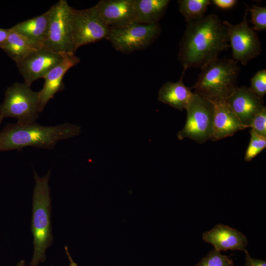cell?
Returning a JSON list of instances; mask_svg holds the SVG:
<instances>
[{
    "instance_id": "obj_17",
    "label": "cell",
    "mask_w": 266,
    "mask_h": 266,
    "mask_svg": "<svg viewBox=\"0 0 266 266\" xmlns=\"http://www.w3.org/2000/svg\"><path fill=\"white\" fill-rule=\"evenodd\" d=\"M185 71L183 70L178 81L166 82L158 93L159 101L180 111L186 108L194 95L191 89L183 83V77Z\"/></svg>"
},
{
    "instance_id": "obj_19",
    "label": "cell",
    "mask_w": 266,
    "mask_h": 266,
    "mask_svg": "<svg viewBox=\"0 0 266 266\" xmlns=\"http://www.w3.org/2000/svg\"><path fill=\"white\" fill-rule=\"evenodd\" d=\"M169 0H134L135 22L155 24L165 13Z\"/></svg>"
},
{
    "instance_id": "obj_22",
    "label": "cell",
    "mask_w": 266,
    "mask_h": 266,
    "mask_svg": "<svg viewBox=\"0 0 266 266\" xmlns=\"http://www.w3.org/2000/svg\"><path fill=\"white\" fill-rule=\"evenodd\" d=\"M250 140L246 149L244 161H252L266 147V137L259 135L251 129L250 131Z\"/></svg>"
},
{
    "instance_id": "obj_18",
    "label": "cell",
    "mask_w": 266,
    "mask_h": 266,
    "mask_svg": "<svg viewBox=\"0 0 266 266\" xmlns=\"http://www.w3.org/2000/svg\"><path fill=\"white\" fill-rule=\"evenodd\" d=\"M51 8L38 16L21 22L10 28L33 42L43 45L49 23Z\"/></svg>"
},
{
    "instance_id": "obj_27",
    "label": "cell",
    "mask_w": 266,
    "mask_h": 266,
    "mask_svg": "<svg viewBox=\"0 0 266 266\" xmlns=\"http://www.w3.org/2000/svg\"><path fill=\"white\" fill-rule=\"evenodd\" d=\"M212 2L218 7L227 9L233 7L237 1L236 0H213Z\"/></svg>"
},
{
    "instance_id": "obj_30",
    "label": "cell",
    "mask_w": 266,
    "mask_h": 266,
    "mask_svg": "<svg viewBox=\"0 0 266 266\" xmlns=\"http://www.w3.org/2000/svg\"><path fill=\"white\" fill-rule=\"evenodd\" d=\"M65 251H66V252L67 255V257H68V258L70 261V264H69V266H78V265H77L76 263H75L72 259L69 252H68V249H67V246H65Z\"/></svg>"
},
{
    "instance_id": "obj_24",
    "label": "cell",
    "mask_w": 266,
    "mask_h": 266,
    "mask_svg": "<svg viewBox=\"0 0 266 266\" xmlns=\"http://www.w3.org/2000/svg\"><path fill=\"white\" fill-rule=\"evenodd\" d=\"M250 90L260 99L263 98L266 93V70L265 69L258 71L251 78Z\"/></svg>"
},
{
    "instance_id": "obj_8",
    "label": "cell",
    "mask_w": 266,
    "mask_h": 266,
    "mask_svg": "<svg viewBox=\"0 0 266 266\" xmlns=\"http://www.w3.org/2000/svg\"><path fill=\"white\" fill-rule=\"evenodd\" d=\"M50 8L49 23L43 45L57 52L74 55L70 25L72 7L66 0H60Z\"/></svg>"
},
{
    "instance_id": "obj_23",
    "label": "cell",
    "mask_w": 266,
    "mask_h": 266,
    "mask_svg": "<svg viewBox=\"0 0 266 266\" xmlns=\"http://www.w3.org/2000/svg\"><path fill=\"white\" fill-rule=\"evenodd\" d=\"M232 259L215 249L210 251L195 266H233Z\"/></svg>"
},
{
    "instance_id": "obj_21",
    "label": "cell",
    "mask_w": 266,
    "mask_h": 266,
    "mask_svg": "<svg viewBox=\"0 0 266 266\" xmlns=\"http://www.w3.org/2000/svg\"><path fill=\"white\" fill-rule=\"evenodd\" d=\"M177 2L179 11L187 23L202 18L211 3L209 0H179Z\"/></svg>"
},
{
    "instance_id": "obj_5",
    "label": "cell",
    "mask_w": 266,
    "mask_h": 266,
    "mask_svg": "<svg viewBox=\"0 0 266 266\" xmlns=\"http://www.w3.org/2000/svg\"><path fill=\"white\" fill-rule=\"evenodd\" d=\"M38 93L24 83L14 82L5 91L0 104V124L6 118H15L17 122H35L39 116Z\"/></svg>"
},
{
    "instance_id": "obj_26",
    "label": "cell",
    "mask_w": 266,
    "mask_h": 266,
    "mask_svg": "<svg viewBox=\"0 0 266 266\" xmlns=\"http://www.w3.org/2000/svg\"><path fill=\"white\" fill-rule=\"evenodd\" d=\"M250 128L257 134L266 137V107L263 108L253 119Z\"/></svg>"
},
{
    "instance_id": "obj_13",
    "label": "cell",
    "mask_w": 266,
    "mask_h": 266,
    "mask_svg": "<svg viewBox=\"0 0 266 266\" xmlns=\"http://www.w3.org/2000/svg\"><path fill=\"white\" fill-rule=\"evenodd\" d=\"M226 101L246 128L250 127L254 118L265 106L263 100L245 86L237 87Z\"/></svg>"
},
{
    "instance_id": "obj_6",
    "label": "cell",
    "mask_w": 266,
    "mask_h": 266,
    "mask_svg": "<svg viewBox=\"0 0 266 266\" xmlns=\"http://www.w3.org/2000/svg\"><path fill=\"white\" fill-rule=\"evenodd\" d=\"M161 32L158 23L141 24L132 23L118 28H109L105 39L114 49L120 52L129 53L147 47Z\"/></svg>"
},
{
    "instance_id": "obj_3",
    "label": "cell",
    "mask_w": 266,
    "mask_h": 266,
    "mask_svg": "<svg viewBox=\"0 0 266 266\" xmlns=\"http://www.w3.org/2000/svg\"><path fill=\"white\" fill-rule=\"evenodd\" d=\"M194 93L213 102L226 100L237 86L240 67L233 59L217 58L200 68Z\"/></svg>"
},
{
    "instance_id": "obj_7",
    "label": "cell",
    "mask_w": 266,
    "mask_h": 266,
    "mask_svg": "<svg viewBox=\"0 0 266 266\" xmlns=\"http://www.w3.org/2000/svg\"><path fill=\"white\" fill-rule=\"evenodd\" d=\"M185 109L186 121L183 128L177 134L178 139L187 138L199 143L210 140L214 116L213 104L194 92Z\"/></svg>"
},
{
    "instance_id": "obj_1",
    "label": "cell",
    "mask_w": 266,
    "mask_h": 266,
    "mask_svg": "<svg viewBox=\"0 0 266 266\" xmlns=\"http://www.w3.org/2000/svg\"><path fill=\"white\" fill-rule=\"evenodd\" d=\"M229 47L227 32L223 21L217 15L211 14L187 23L179 45L178 59L183 70L201 68Z\"/></svg>"
},
{
    "instance_id": "obj_25",
    "label": "cell",
    "mask_w": 266,
    "mask_h": 266,
    "mask_svg": "<svg viewBox=\"0 0 266 266\" xmlns=\"http://www.w3.org/2000/svg\"><path fill=\"white\" fill-rule=\"evenodd\" d=\"M251 16V23L256 31H264L266 29V7L254 5L249 9Z\"/></svg>"
},
{
    "instance_id": "obj_11",
    "label": "cell",
    "mask_w": 266,
    "mask_h": 266,
    "mask_svg": "<svg viewBox=\"0 0 266 266\" xmlns=\"http://www.w3.org/2000/svg\"><path fill=\"white\" fill-rule=\"evenodd\" d=\"M68 55L52 50L44 45L31 53L16 64L24 79L30 87L35 80L44 77Z\"/></svg>"
},
{
    "instance_id": "obj_10",
    "label": "cell",
    "mask_w": 266,
    "mask_h": 266,
    "mask_svg": "<svg viewBox=\"0 0 266 266\" xmlns=\"http://www.w3.org/2000/svg\"><path fill=\"white\" fill-rule=\"evenodd\" d=\"M247 11L248 9H246L242 21L238 24L233 25L227 20L223 21L233 59L244 66L260 55L262 51L257 33L248 25Z\"/></svg>"
},
{
    "instance_id": "obj_20",
    "label": "cell",
    "mask_w": 266,
    "mask_h": 266,
    "mask_svg": "<svg viewBox=\"0 0 266 266\" xmlns=\"http://www.w3.org/2000/svg\"><path fill=\"white\" fill-rule=\"evenodd\" d=\"M42 45L33 42L10 28L7 38L1 49L17 64Z\"/></svg>"
},
{
    "instance_id": "obj_16",
    "label": "cell",
    "mask_w": 266,
    "mask_h": 266,
    "mask_svg": "<svg viewBox=\"0 0 266 266\" xmlns=\"http://www.w3.org/2000/svg\"><path fill=\"white\" fill-rule=\"evenodd\" d=\"M202 238L220 252L228 250L247 252L246 236L238 230L223 224L216 225L211 230L203 233Z\"/></svg>"
},
{
    "instance_id": "obj_31",
    "label": "cell",
    "mask_w": 266,
    "mask_h": 266,
    "mask_svg": "<svg viewBox=\"0 0 266 266\" xmlns=\"http://www.w3.org/2000/svg\"><path fill=\"white\" fill-rule=\"evenodd\" d=\"M25 265V261L22 260L20 261L16 265V266H24Z\"/></svg>"
},
{
    "instance_id": "obj_14",
    "label": "cell",
    "mask_w": 266,
    "mask_h": 266,
    "mask_svg": "<svg viewBox=\"0 0 266 266\" xmlns=\"http://www.w3.org/2000/svg\"><path fill=\"white\" fill-rule=\"evenodd\" d=\"M80 62L75 55H67L58 65L52 69L44 77V83L38 93V111L42 112L47 102L55 95L65 88L63 81L66 73Z\"/></svg>"
},
{
    "instance_id": "obj_2",
    "label": "cell",
    "mask_w": 266,
    "mask_h": 266,
    "mask_svg": "<svg viewBox=\"0 0 266 266\" xmlns=\"http://www.w3.org/2000/svg\"><path fill=\"white\" fill-rule=\"evenodd\" d=\"M80 126L65 123L53 126L36 122L8 124L0 132V151L21 150L26 147L52 149L62 140L77 136Z\"/></svg>"
},
{
    "instance_id": "obj_4",
    "label": "cell",
    "mask_w": 266,
    "mask_h": 266,
    "mask_svg": "<svg viewBox=\"0 0 266 266\" xmlns=\"http://www.w3.org/2000/svg\"><path fill=\"white\" fill-rule=\"evenodd\" d=\"M51 171L40 177L34 171L35 185L33 198L32 232L34 252L31 266H38L46 258V249L52 243L51 226V197L49 179Z\"/></svg>"
},
{
    "instance_id": "obj_28",
    "label": "cell",
    "mask_w": 266,
    "mask_h": 266,
    "mask_svg": "<svg viewBox=\"0 0 266 266\" xmlns=\"http://www.w3.org/2000/svg\"><path fill=\"white\" fill-rule=\"evenodd\" d=\"M245 254L246 261L245 266H266V261L251 258L248 251Z\"/></svg>"
},
{
    "instance_id": "obj_15",
    "label": "cell",
    "mask_w": 266,
    "mask_h": 266,
    "mask_svg": "<svg viewBox=\"0 0 266 266\" xmlns=\"http://www.w3.org/2000/svg\"><path fill=\"white\" fill-rule=\"evenodd\" d=\"M211 103L214 107V116L210 140L214 141L231 136L237 132L246 129L226 100Z\"/></svg>"
},
{
    "instance_id": "obj_12",
    "label": "cell",
    "mask_w": 266,
    "mask_h": 266,
    "mask_svg": "<svg viewBox=\"0 0 266 266\" xmlns=\"http://www.w3.org/2000/svg\"><path fill=\"white\" fill-rule=\"evenodd\" d=\"M94 7L108 28L121 27L135 22L134 0H101Z\"/></svg>"
},
{
    "instance_id": "obj_29",
    "label": "cell",
    "mask_w": 266,
    "mask_h": 266,
    "mask_svg": "<svg viewBox=\"0 0 266 266\" xmlns=\"http://www.w3.org/2000/svg\"><path fill=\"white\" fill-rule=\"evenodd\" d=\"M9 33V29L0 28V48L6 41Z\"/></svg>"
},
{
    "instance_id": "obj_9",
    "label": "cell",
    "mask_w": 266,
    "mask_h": 266,
    "mask_svg": "<svg viewBox=\"0 0 266 266\" xmlns=\"http://www.w3.org/2000/svg\"><path fill=\"white\" fill-rule=\"evenodd\" d=\"M70 25L72 43L75 52L80 46L105 38L109 30L94 6L82 10L72 8Z\"/></svg>"
}]
</instances>
